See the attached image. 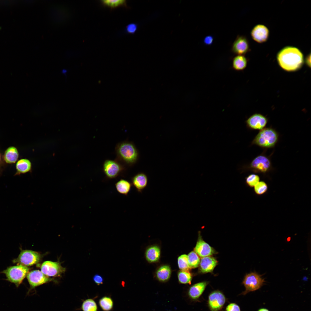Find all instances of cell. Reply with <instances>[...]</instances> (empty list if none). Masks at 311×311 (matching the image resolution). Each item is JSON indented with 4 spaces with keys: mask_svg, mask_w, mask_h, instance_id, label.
I'll return each mask as SVG.
<instances>
[{
    "mask_svg": "<svg viewBox=\"0 0 311 311\" xmlns=\"http://www.w3.org/2000/svg\"><path fill=\"white\" fill-rule=\"evenodd\" d=\"M271 166L269 159L264 155H260L252 161L249 168L253 172L264 173L270 170Z\"/></svg>",
    "mask_w": 311,
    "mask_h": 311,
    "instance_id": "obj_8",
    "label": "cell"
},
{
    "mask_svg": "<svg viewBox=\"0 0 311 311\" xmlns=\"http://www.w3.org/2000/svg\"><path fill=\"white\" fill-rule=\"evenodd\" d=\"M178 278L179 282L183 284H190L192 276L188 271H181L179 272Z\"/></svg>",
    "mask_w": 311,
    "mask_h": 311,
    "instance_id": "obj_29",
    "label": "cell"
},
{
    "mask_svg": "<svg viewBox=\"0 0 311 311\" xmlns=\"http://www.w3.org/2000/svg\"><path fill=\"white\" fill-rule=\"evenodd\" d=\"M19 154L17 148L14 146L8 147L4 151L2 157L5 164H12L15 163L18 160Z\"/></svg>",
    "mask_w": 311,
    "mask_h": 311,
    "instance_id": "obj_19",
    "label": "cell"
},
{
    "mask_svg": "<svg viewBox=\"0 0 311 311\" xmlns=\"http://www.w3.org/2000/svg\"><path fill=\"white\" fill-rule=\"evenodd\" d=\"M93 280L94 283L97 285L102 284L103 282V277L99 274H95L93 277Z\"/></svg>",
    "mask_w": 311,
    "mask_h": 311,
    "instance_id": "obj_35",
    "label": "cell"
},
{
    "mask_svg": "<svg viewBox=\"0 0 311 311\" xmlns=\"http://www.w3.org/2000/svg\"><path fill=\"white\" fill-rule=\"evenodd\" d=\"M217 263L216 259L212 257L209 256L202 257L199 265V271L202 273L212 272Z\"/></svg>",
    "mask_w": 311,
    "mask_h": 311,
    "instance_id": "obj_16",
    "label": "cell"
},
{
    "mask_svg": "<svg viewBox=\"0 0 311 311\" xmlns=\"http://www.w3.org/2000/svg\"><path fill=\"white\" fill-rule=\"evenodd\" d=\"M208 282L204 281L195 284L189 288L188 295L189 297L193 300L199 299L204 291Z\"/></svg>",
    "mask_w": 311,
    "mask_h": 311,
    "instance_id": "obj_17",
    "label": "cell"
},
{
    "mask_svg": "<svg viewBox=\"0 0 311 311\" xmlns=\"http://www.w3.org/2000/svg\"><path fill=\"white\" fill-rule=\"evenodd\" d=\"M29 270L27 267L18 264L7 267L2 273L5 274L8 281L18 287L27 276Z\"/></svg>",
    "mask_w": 311,
    "mask_h": 311,
    "instance_id": "obj_4",
    "label": "cell"
},
{
    "mask_svg": "<svg viewBox=\"0 0 311 311\" xmlns=\"http://www.w3.org/2000/svg\"><path fill=\"white\" fill-rule=\"evenodd\" d=\"M214 38L213 37L210 35L205 37L203 40L204 44L207 45H211L213 41Z\"/></svg>",
    "mask_w": 311,
    "mask_h": 311,
    "instance_id": "obj_36",
    "label": "cell"
},
{
    "mask_svg": "<svg viewBox=\"0 0 311 311\" xmlns=\"http://www.w3.org/2000/svg\"><path fill=\"white\" fill-rule=\"evenodd\" d=\"M132 185L131 183L128 181L121 179L115 183V187L119 193L127 196L130 190Z\"/></svg>",
    "mask_w": 311,
    "mask_h": 311,
    "instance_id": "obj_21",
    "label": "cell"
},
{
    "mask_svg": "<svg viewBox=\"0 0 311 311\" xmlns=\"http://www.w3.org/2000/svg\"><path fill=\"white\" fill-rule=\"evenodd\" d=\"M131 183L139 192H141L147 186L148 178L146 175L143 172L137 173L131 179Z\"/></svg>",
    "mask_w": 311,
    "mask_h": 311,
    "instance_id": "obj_18",
    "label": "cell"
},
{
    "mask_svg": "<svg viewBox=\"0 0 311 311\" xmlns=\"http://www.w3.org/2000/svg\"><path fill=\"white\" fill-rule=\"evenodd\" d=\"M247 63L246 58L243 55H236L233 59L232 67L236 71H242L246 67Z\"/></svg>",
    "mask_w": 311,
    "mask_h": 311,
    "instance_id": "obj_23",
    "label": "cell"
},
{
    "mask_svg": "<svg viewBox=\"0 0 311 311\" xmlns=\"http://www.w3.org/2000/svg\"><path fill=\"white\" fill-rule=\"evenodd\" d=\"M311 55L310 54L306 57V62L307 65L309 67H310Z\"/></svg>",
    "mask_w": 311,
    "mask_h": 311,
    "instance_id": "obj_38",
    "label": "cell"
},
{
    "mask_svg": "<svg viewBox=\"0 0 311 311\" xmlns=\"http://www.w3.org/2000/svg\"><path fill=\"white\" fill-rule=\"evenodd\" d=\"M100 2L103 6L111 9L120 7H127L126 1L125 0H103Z\"/></svg>",
    "mask_w": 311,
    "mask_h": 311,
    "instance_id": "obj_25",
    "label": "cell"
},
{
    "mask_svg": "<svg viewBox=\"0 0 311 311\" xmlns=\"http://www.w3.org/2000/svg\"><path fill=\"white\" fill-rule=\"evenodd\" d=\"M187 257L188 266L190 269L197 268L199 266L200 259L194 251L189 253L187 255Z\"/></svg>",
    "mask_w": 311,
    "mask_h": 311,
    "instance_id": "obj_26",
    "label": "cell"
},
{
    "mask_svg": "<svg viewBox=\"0 0 311 311\" xmlns=\"http://www.w3.org/2000/svg\"><path fill=\"white\" fill-rule=\"evenodd\" d=\"M194 250L201 257L211 256L216 253L213 247L203 240L200 234Z\"/></svg>",
    "mask_w": 311,
    "mask_h": 311,
    "instance_id": "obj_13",
    "label": "cell"
},
{
    "mask_svg": "<svg viewBox=\"0 0 311 311\" xmlns=\"http://www.w3.org/2000/svg\"><path fill=\"white\" fill-rule=\"evenodd\" d=\"M249 50V42L246 37L243 35H238L232 46V52L236 55H244Z\"/></svg>",
    "mask_w": 311,
    "mask_h": 311,
    "instance_id": "obj_12",
    "label": "cell"
},
{
    "mask_svg": "<svg viewBox=\"0 0 311 311\" xmlns=\"http://www.w3.org/2000/svg\"><path fill=\"white\" fill-rule=\"evenodd\" d=\"M277 59L280 66L284 70L293 71L299 69L304 62L303 54L297 48L287 46L277 54Z\"/></svg>",
    "mask_w": 311,
    "mask_h": 311,
    "instance_id": "obj_1",
    "label": "cell"
},
{
    "mask_svg": "<svg viewBox=\"0 0 311 311\" xmlns=\"http://www.w3.org/2000/svg\"><path fill=\"white\" fill-rule=\"evenodd\" d=\"M226 301L223 294L219 291H213L208 297V305L211 311H219L223 307Z\"/></svg>",
    "mask_w": 311,
    "mask_h": 311,
    "instance_id": "obj_9",
    "label": "cell"
},
{
    "mask_svg": "<svg viewBox=\"0 0 311 311\" xmlns=\"http://www.w3.org/2000/svg\"><path fill=\"white\" fill-rule=\"evenodd\" d=\"M138 28L137 24L135 23H130L127 25L126 28V32L130 34H133L135 33Z\"/></svg>",
    "mask_w": 311,
    "mask_h": 311,
    "instance_id": "obj_33",
    "label": "cell"
},
{
    "mask_svg": "<svg viewBox=\"0 0 311 311\" xmlns=\"http://www.w3.org/2000/svg\"><path fill=\"white\" fill-rule=\"evenodd\" d=\"M124 167L117 161L107 160L103 165V171L107 178L110 179H115L122 172Z\"/></svg>",
    "mask_w": 311,
    "mask_h": 311,
    "instance_id": "obj_7",
    "label": "cell"
},
{
    "mask_svg": "<svg viewBox=\"0 0 311 311\" xmlns=\"http://www.w3.org/2000/svg\"><path fill=\"white\" fill-rule=\"evenodd\" d=\"M267 122V118L263 115L259 113L253 115L246 121L247 126L254 130L263 129L266 126Z\"/></svg>",
    "mask_w": 311,
    "mask_h": 311,
    "instance_id": "obj_14",
    "label": "cell"
},
{
    "mask_svg": "<svg viewBox=\"0 0 311 311\" xmlns=\"http://www.w3.org/2000/svg\"><path fill=\"white\" fill-rule=\"evenodd\" d=\"M260 178L258 175L254 174L249 175L246 178V184L251 187H254L259 181Z\"/></svg>",
    "mask_w": 311,
    "mask_h": 311,
    "instance_id": "obj_32",
    "label": "cell"
},
{
    "mask_svg": "<svg viewBox=\"0 0 311 311\" xmlns=\"http://www.w3.org/2000/svg\"><path fill=\"white\" fill-rule=\"evenodd\" d=\"M269 32L268 28L262 24L255 26L251 32L252 39L256 42L262 43L266 41L268 38Z\"/></svg>",
    "mask_w": 311,
    "mask_h": 311,
    "instance_id": "obj_15",
    "label": "cell"
},
{
    "mask_svg": "<svg viewBox=\"0 0 311 311\" xmlns=\"http://www.w3.org/2000/svg\"><path fill=\"white\" fill-rule=\"evenodd\" d=\"M6 166L5 163L3 160L2 155L0 150V176L2 175L3 171Z\"/></svg>",
    "mask_w": 311,
    "mask_h": 311,
    "instance_id": "obj_37",
    "label": "cell"
},
{
    "mask_svg": "<svg viewBox=\"0 0 311 311\" xmlns=\"http://www.w3.org/2000/svg\"><path fill=\"white\" fill-rule=\"evenodd\" d=\"M115 152L118 159L128 165L134 164L138 159V151L131 142L124 141L118 143L115 147Z\"/></svg>",
    "mask_w": 311,
    "mask_h": 311,
    "instance_id": "obj_2",
    "label": "cell"
},
{
    "mask_svg": "<svg viewBox=\"0 0 311 311\" xmlns=\"http://www.w3.org/2000/svg\"><path fill=\"white\" fill-rule=\"evenodd\" d=\"M278 136V133L273 129L264 128L257 135L252 143L262 147L272 148L277 142Z\"/></svg>",
    "mask_w": 311,
    "mask_h": 311,
    "instance_id": "obj_3",
    "label": "cell"
},
{
    "mask_svg": "<svg viewBox=\"0 0 311 311\" xmlns=\"http://www.w3.org/2000/svg\"><path fill=\"white\" fill-rule=\"evenodd\" d=\"M258 311H269L268 309L265 308H261L259 309Z\"/></svg>",
    "mask_w": 311,
    "mask_h": 311,
    "instance_id": "obj_39",
    "label": "cell"
},
{
    "mask_svg": "<svg viewBox=\"0 0 311 311\" xmlns=\"http://www.w3.org/2000/svg\"><path fill=\"white\" fill-rule=\"evenodd\" d=\"M100 307L104 311H108L111 310L113 306V302L111 298L105 296L99 300Z\"/></svg>",
    "mask_w": 311,
    "mask_h": 311,
    "instance_id": "obj_27",
    "label": "cell"
},
{
    "mask_svg": "<svg viewBox=\"0 0 311 311\" xmlns=\"http://www.w3.org/2000/svg\"><path fill=\"white\" fill-rule=\"evenodd\" d=\"M225 311H241L239 306L235 303H231L228 305L225 309Z\"/></svg>",
    "mask_w": 311,
    "mask_h": 311,
    "instance_id": "obj_34",
    "label": "cell"
},
{
    "mask_svg": "<svg viewBox=\"0 0 311 311\" xmlns=\"http://www.w3.org/2000/svg\"><path fill=\"white\" fill-rule=\"evenodd\" d=\"M81 309L83 311H97V306L94 300L89 299L83 302Z\"/></svg>",
    "mask_w": 311,
    "mask_h": 311,
    "instance_id": "obj_28",
    "label": "cell"
},
{
    "mask_svg": "<svg viewBox=\"0 0 311 311\" xmlns=\"http://www.w3.org/2000/svg\"><path fill=\"white\" fill-rule=\"evenodd\" d=\"M265 281L261 275L255 272H251L246 274L242 282L245 291L242 293L245 295L248 293L256 291L263 285Z\"/></svg>",
    "mask_w": 311,
    "mask_h": 311,
    "instance_id": "obj_5",
    "label": "cell"
},
{
    "mask_svg": "<svg viewBox=\"0 0 311 311\" xmlns=\"http://www.w3.org/2000/svg\"><path fill=\"white\" fill-rule=\"evenodd\" d=\"M27 278L31 288L33 289L51 281L52 279L44 274L41 271L35 270L29 272Z\"/></svg>",
    "mask_w": 311,
    "mask_h": 311,
    "instance_id": "obj_11",
    "label": "cell"
},
{
    "mask_svg": "<svg viewBox=\"0 0 311 311\" xmlns=\"http://www.w3.org/2000/svg\"><path fill=\"white\" fill-rule=\"evenodd\" d=\"M160 251V248L157 246H152L149 247L145 252V257L147 260L150 262L157 261L159 259Z\"/></svg>",
    "mask_w": 311,
    "mask_h": 311,
    "instance_id": "obj_22",
    "label": "cell"
},
{
    "mask_svg": "<svg viewBox=\"0 0 311 311\" xmlns=\"http://www.w3.org/2000/svg\"><path fill=\"white\" fill-rule=\"evenodd\" d=\"M65 268L57 262L50 261L44 262L42 264L41 271L48 276H55L64 273Z\"/></svg>",
    "mask_w": 311,
    "mask_h": 311,
    "instance_id": "obj_10",
    "label": "cell"
},
{
    "mask_svg": "<svg viewBox=\"0 0 311 311\" xmlns=\"http://www.w3.org/2000/svg\"><path fill=\"white\" fill-rule=\"evenodd\" d=\"M31 163L26 159H21L17 161L16 164V172L14 176L20 175L30 172L31 169Z\"/></svg>",
    "mask_w": 311,
    "mask_h": 311,
    "instance_id": "obj_20",
    "label": "cell"
},
{
    "mask_svg": "<svg viewBox=\"0 0 311 311\" xmlns=\"http://www.w3.org/2000/svg\"><path fill=\"white\" fill-rule=\"evenodd\" d=\"M178 263L179 268L182 271L188 272L190 268L188 264L187 255L183 254L179 256L178 259Z\"/></svg>",
    "mask_w": 311,
    "mask_h": 311,
    "instance_id": "obj_30",
    "label": "cell"
},
{
    "mask_svg": "<svg viewBox=\"0 0 311 311\" xmlns=\"http://www.w3.org/2000/svg\"><path fill=\"white\" fill-rule=\"evenodd\" d=\"M171 270L168 265H163L160 267L157 270L156 275L157 278L160 281L165 282L170 278L171 275Z\"/></svg>",
    "mask_w": 311,
    "mask_h": 311,
    "instance_id": "obj_24",
    "label": "cell"
},
{
    "mask_svg": "<svg viewBox=\"0 0 311 311\" xmlns=\"http://www.w3.org/2000/svg\"><path fill=\"white\" fill-rule=\"evenodd\" d=\"M268 189L267 184L265 182L259 181L254 187V190L257 195H260L266 192Z\"/></svg>",
    "mask_w": 311,
    "mask_h": 311,
    "instance_id": "obj_31",
    "label": "cell"
},
{
    "mask_svg": "<svg viewBox=\"0 0 311 311\" xmlns=\"http://www.w3.org/2000/svg\"><path fill=\"white\" fill-rule=\"evenodd\" d=\"M41 258V254L37 252L31 250H22L18 257L12 261L14 263L28 267L37 264Z\"/></svg>",
    "mask_w": 311,
    "mask_h": 311,
    "instance_id": "obj_6",
    "label": "cell"
}]
</instances>
